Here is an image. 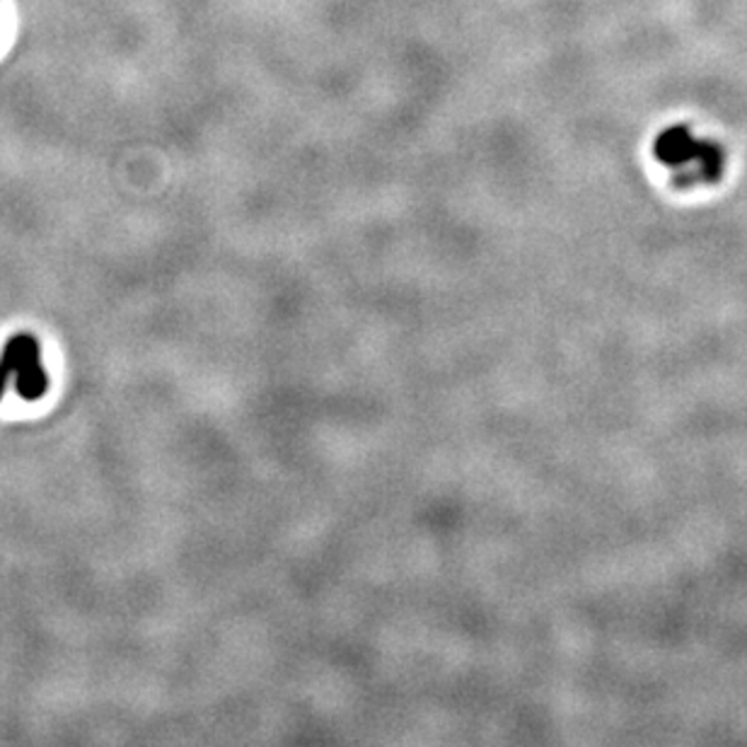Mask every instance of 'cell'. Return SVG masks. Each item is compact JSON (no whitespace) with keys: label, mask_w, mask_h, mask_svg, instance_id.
I'll return each mask as SVG.
<instances>
[{"label":"cell","mask_w":747,"mask_h":747,"mask_svg":"<svg viewBox=\"0 0 747 747\" xmlns=\"http://www.w3.org/2000/svg\"><path fill=\"white\" fill-rule=\"evenodd\" d=\"M18 365H20V344L18 337H10L3 353H0V399L6 395L10 380L15 377Z\"/></svg>","instance_id":"3957f363"},{"label":"cell","mask_w":747,"mask_h":747,"mask_svg":"<svg viewBox=\"0 0 747 747\" xmlns=\"http://www.w3.org/2000/svg\"><path fill=\"white\" fill-rule=\"evenodd\" d=\"M655 158L675 170L682 184L716 182L724 172V153L716 143L696 138L687 126H670L655 138Z\"/></svg>","instance_id":"6da1fadb"},{"label":"cell","mask_w":747,"mask_h":747,"mask_svg":"<svg viewBox=\"0 0 747 747\" xmlns=\"http://www.w3.org/2000/svg\"><path fill=\"white\" fill-rule=\"evenodd\" d=\"M20 344V365L15 373V389L22 399L36 402L49 392V375L42 365V344L40 339L22 332L15 334Z\"/></svg>","instance_id":"7a4b0ae2"}]
</instances>
